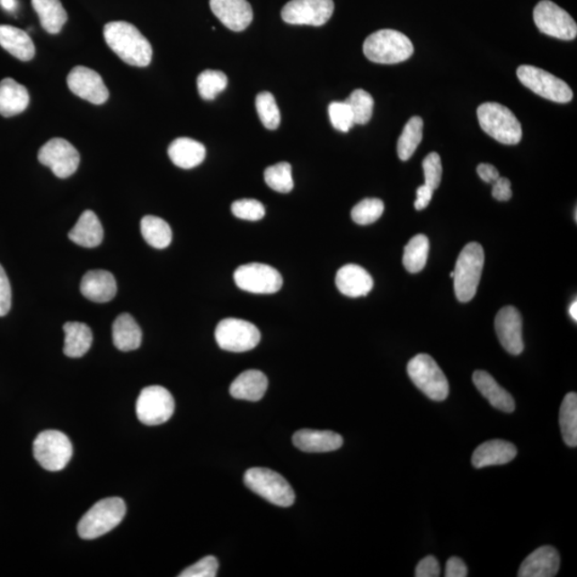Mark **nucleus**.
<instances>
[{
	"label": "nucleus",
	"instance_id": "obj_1",
	"mask_svg": "<svg viewBox=\"0 0 577 577\" xmlns=\"http://www.w3.org/2000/svg\"><path fill=\"white\" fill-rule=\"evenodd\" d=\"M104 38L112 52L126 64L139 67L150 65L154 55L151 44L131 22H109L104 27Z\"/></svg>",
	"mask_w": 577,
	"mask_h": 577
},
{
	"label": "nucleus",
	"instance_id": "obj_14",
	"mask_svg": "<svg viewBox=\"0 0 577 577\" xmlns=\"http://www.w3.org/2000/svg\"><path fill=\"white\" fill-rule=\"evenodd\" d=\"M38 160L42 165L52 169L56 177L67 179L77 171L81 156L69 141L53 138L39 150Z\"/></svg>",
	"mask_w": 577,
	"mask_h": 577
},
{
	"label": "nucleus",
	"instance_id": "obj_12",
	"mask_svg": "<svg viewBox=\"0 0 577 577\" xmlns=\"http://www.w3.org/2000/svg\"><path fill=\"white\" fill-rule=\"evenodd\" d=\"M534 21L538 30L547 36L567 41L577 36V25L573 16L551 0H542L536 5Z\"/></svg>",
	"mask_w": 577,
	"mask_h": 577
},
{
	"label": "nucleus",
	"instance_id": "obj_31",
	"mask_svg": "<svg viewBox=\"0 0 577 577\" xmlns=\"http://www.w3.org/2000/svg\"><path fill=\"white\" fill-rule=\"evenodd\" d=\"M65 348L67 358L79 359L92 348L93 332L87 324L81 322H67L64 325Z\"/></svg>",
	"mask_w": 577,
	"mask_h": 577
},
{
	"label": "nucleus",
	"instance_id": "obj_23",
	"mask_svg": "<svg viewBox=\"0 0 577 577\" xmlns=\"http://www.w3.org/2000/svg\"><path fill=\"white\" fill-rule=\"evenodd\" d=\"M293 444L305 452H330L342 448L343 439L333 431L304 429L293 435Z\"/></svg>",
	"mask_w": 577,
	"mask_h": 577
},
{
	"label": "nucleus",
	"instance_id": "obj_11",
	"mask_svg": "<svg viewBox=\"0 0 577 577\" xmlns=\"http://www.w3.org/2000/svg\"><path fill=\"white\" fill-rule=\"evenodd\" d=\"M174 412V399L166 388L154 385L141 390L136 414L146 426H158L171 420Z\"/></svg>",
	"mask_w": 577,
	"mask_h": 577
},
{
	"label": "nucleus",
	"instance_id": "obj_52",
	"mask_svg": "<svg viewBox=\"0 0 577 577\" xmlns=\"http://www.w3.org/2000/svg\"><path fill=\"white\" fill-rule=\"evenodd\" d=\"M0 5H2L4 10L9 11V13H13L18 3H16V0H0Z\"/></svg>",
	"mask_w": 577,
	"mask_h": 577
},
{
	"label": "nucleus",
	"instance_id": "obj_15",
	"mask_svg": "<svg viewBox=\"0 0 577 577\" xmlns=\"http://www.w3.org/2000/svg\"><path fill=\"white\" fill-rule=\"evenodd\" d=\"M333 0H291L281 11V18L291 25L322 26L332 18Z\"/></svg>",
	"mask_w": 577,
	"mask_h": 577
},
{
	"label": "nucleus",
	"instance_id": "obj_37",
	"mask_svg": "<svg viewBox=\"0 0 577 577\" xmlns=\"http://www.w3.org/2000/svg\"><path fill=\"white\" fill-rule=\"evenodd\" d=\"M228 84V78L222 71L206 70L197 78L198 93L201 98L212 101L223 93Z\"/></svg>",
	"mask_w": 577,
	"mask_h": 577
},
{
	"label": "nucleus",
	"instance_id": "obj_7",
	"mask_svg": "<svg viewBox=\"0 0 577 577\" xmlns=\"http://www.w3.org/2000/svg\"><path fill=\"white\" fill-rule=\"evenodd\" d=\"M244 483L248 489L273 505L290 507L296 501V493L291 485L281 475L271 469L250 468L244 475Z\"/></svg>",
	"mask_w": 577,
	"mask_h": 577
},
{
	"label": "nucleus",
	"instance_id": "obj_46",
	"mask_svg": "<svg viewBox=\"0 0 577 577\" xmlns=\"http://www.w3.org/2000/svg\"><path fill=\"white\" fill-rule=\"evenodd\" d=\"M13 301L10 281L2 265H0V316L7 315Z\"/></svg>",
	"mask_w": 577,
	"mask_h": 577
},
{
	"label": "nucleus",
	"instance_id": "obj_3",
	"mask_svg": "<svg viewBox=\"0 0 577 577\" xmlns=\"http://www.w3.org/2000/svg\"><path fill=\"white\" fill-rule=\"evenodd\" d=\"M126 513L127 506L122 499L110 497L102 500L79 520L78 535L84 540L100 538L116 528L126 517Z\"/></svg>",
	"mask_w": 577,
	"mask_h": 577
},
{
	"label": "nucleus",
	"instance_id": "obj_32",
	"mask_svg": "<svg viewBox=\"0 0 577 577\" xmlns=\"http://www.w3.org/2000/svg\"><path fill=\"white\" fill-rule=\"evenodd\" d=\"M41 26L50 35L59 33L67 21V11L60 0H31Z\"/></svg>",
	"mask_w": 577,
	"mask_h": 577
},
{
	"label": "nucleus",
	"instance_id": "obj_35",
	"mask_svg": "<svg viewBox=\"0 0 577 577\" xmlns=\"http://www.w3.org/2000/svg\"><path fill=\"white\" fill-rule=\"evenodd\" d=\"M430 243L428 237L418 235L412 237L404 248V265L407 271L420 273L426 267Z\"/></svg>",
	"mask_w": 577,
	"mask_h": 577
},
{
	"label": "nucleus",
	"instance_id": "obj_21",
	"mask_svg": "<svg viewBox=\"0 0 577 577\" xmlns=\"http://www.w3.org/2000/svg\"><path fill=\"white\" fill-rule=\"evenodd\" d=\"M336 286L343 296L349 297H366L372 290L373 279L360 265L347 264L337 271Z\"/></svg>",
	"mask_w": 577,
	"mask_h": 577
},
{
	"label": "nucleus",
	"instance_id": "obj_17",
	"mask_svg": "<svg viewBox=\"0 0 577 577\" xmlns=\"http://www.w3.org/2000/svg\"><path fill=\"white\" fill-rule=\"evenodd\" d=\"M495 331L503 349L512 355L523 352V324L519 311L513 306L503 307L495 318Z\"/></svg>",
	"mask_w": 577,
	"mask_h": 577
},
{
	"label": "nucleus",
	"instance_id": "obj_49",
	"mask_svg": "<svg viewBox=\"0 0 577 577\" xmlns=\"http://www.w3.org/2000/svg\"><path fill=\"white\" fill-rule=\"evenodd\" d=\"M468 569L466 563L459 557H451L446 564V577H466Z\"/></svg>",
	"mask_w": 577,
	"mask_h": 577
},
{
	"label": "nucleus",
	"instance_id": "obj_10",
	"mask_svg": "<svg viewBox=\"0 0 577 577\" xmlns=\"http://www.w3.org/2000/svg\"><path fill=\"white\" fill-rule=\"evenodd\" d=\"M215 339L220 349L242 353L256 348L262 333L251 322L228 318L219 322L215 330Z\"/></svg>",
	"mask_w": 577,
	"mask_h": 577
},
{
	"label": "nucleus",
	"instance_id": "obj_42",
	"mask_svg": "<svg viewBox=\"0 0 577 577\" xmlns=\"http://www.w3.org/2000/svg\"><path fill=\"white\" fill-rule=\"evenodd\" d=\"M328 115H330L333 127L343 133H347L354 127L353 112L351 111L347 102H333L328 106Z\"/></svg>",
	"mask_w": 577,
	"mask_h": 577
},
{
	"label": "nucleus",
	"instance_id": "obj_36",
	"mask_svg": "<svg viewBox=\"0 0 577 577\" xmlns=\"http://www.w3.org/2000/svg\"><path fill=\"white\" fill-rule=\"evenodd\" d=\"M423 121L421 117H413L405 124L398 140L397 151L401 161L410 160L422 140Z\"/></svg>",
	"mask_w": 577,
	"mask_h": 577
},
{
	"label": "nucleus",
	"instance_id": "obj_29",
	"mask_svg": "<svg viewBox=\"0 0 577 577\" xmlns=\"http://www.w3.org/2000/svg\"><path fill=\"white\" fill-rule=\"evenodd\" d=\"M0 47L21 61L35 58L36 48L30 35L13 26L0 25Z\"/></svg>",
	"mask_w": 577,
	"mask_h": 577
},
{
	"label": "nucleus",
	"instance_id": "obj_20",
	"mask_svg": "<svg viewBox=\"0 0 577 577\" xmlns=\"http://www.w3.org/2000/svg\"><path fill=\"white\" fill-rule=\"evenodd\" d=\"M81 292L84 297L94 303L110 302L117 294L115 277L109 271H89L83 277Z\"/></svg>",
	"mask_w": 577,
	"mask_h": 577
},
{
	"label": "nucleus",
	"instance_id": "obj_9",
	"mask_svg": "<svg viewBox=\"0 0 577 577\" xmlns=\"http://www.w3.org/2000/svg\"><path fill=\"white\" fill-rule=\"evenodd\" d=\"M517 75L525 87L542 98L556 102V103H568L573 99V89L567 83L551 73L540 69V67L520 66Z\"/></svg>",
	"mask_w": 577,
	"mask_h": 577
},
{
	"label": "nucleus",
	"instance_id": "obj_45",
	"mask_svg": "<svg viewBox=\"0 0 577 577\" xmlns=\"http://www.w3.org/2000/svg\"><path fill=\"white\" fill-rule=\"evenodd\" d=\"M218 562L214 556H207L185 569L180 577H214L218 571Z\"/></svg>",
	"mask_w": 577,
	"mask_h": 577
},
{
	"label": "nucleus",
	"instance_id": "obj_28",
	"mask_svg": "<svg viewBox=\"0 0 577 577\" xmlns=\"http://www.w3.org/2000/svg\"><path fill=\"white\" fill-rule=\"evenodd\" d=\"M168 155L175 166L191 169L205 161L206 146L200 141L181 138L174 139L169 146Z\"/></svg>",
	"mask_w": 577,
	"mask_h": 577
},
{
	"label": "nucleus",
	"instance_id": "obj_5",
	"mask_svg": "<svg viewBox=\"0 0 577 577\" xmlns=\"http://www.w3.org/2000/svg\"><path fill=\"white\" fill-rule=\"evenodd\" d=\"M484 265V251L478 243H469L463 248L454 271L456 297L467 303L476 296Z\"/></svg>",
	"mask_w": 577,
	"mask_h": 577
},
{
	"label": "nucleus",
	"instance_id": "obj_22",
	"mask_svg": "<svg viewBox=\"0 0 577 577\" xmlns=\"http://www.w3.org/2000/svg\"><path fill=\"white\" fill-rule=\"evenodd\" d=\"M518 455L517 447L507 440H489L477 447L472 457L475 468H484L492 466H502L511 462Z\"/></svg>",
	"mask_w": 577,
	"mask_h": 577
},
{
	"label": "nucleus",
	"instance_id": "obj_18",
	"mask_svg": "<svg viewBox=\"0 0 577 577\" xmlns=\"http://www.w3.org/2000/svg\"><path fill=\"white\" fill-rule=\"evenodd\" d=\"M212 13L230 31H245L253 18L247 0H210Z\"/></svg>",
	"mask_w": 577,
	"mask_h": 577
},
{
	"label": "nucleus",
	"instance_id": "obj_38",
	"mask_svg": "<svg viewBox=\"0 0 577 577\" xmlns=\"http://www.w3.org/2000/svg\"><path fill=\"white\" fill-rule=\"evenodd\" d=\"M264 180L271 190L287 194L294 188L292 167L287 162L276 164L265 169Z\"/></svg>",
	"mask_w": 577,
	"mask_h": 577
},
{
	"label": "nucleus",
	"instance_id": "obj_51",
	"mask_svg": "<svg viewBox=\"0 0 577 577\" xmlns=\"http://www.w3.org/2000/svg\"><path fill=\"white\" fill-rule=\"evenodd\" d=\"M477 173L481 180L486 183L493 184L497 179L500 178V173L496 167L490 165V164H480L477 167Z\"/></svg>",
	"mask_w": 577,
	"mask_h": 577
},
{
	"label": "nucleus",
	"instance_id": "obj_47",
	"mask_svg": "<svg viewBox=\"0 0 577 577\" xmlns=\"http://www.w3.org/2000/svg\"><path fill=\"white\" fill-rule=\"evenodd\" d=\"M440 567L437 558L427 556L418 563L415 576L416 577H439Z\"/></svg>",
	"mask_w": 577,
	"mask_h": 577
},
{
	"label": "nucleus",
	"instance_id": "obj_24",
	"mask_svg": "<svg viewBox=\"0 0 577 577\" xmlns=\"http://www.w3.org/2000/svg\"><path fill=\"white\" fill-rule=\"evenodd\" d=\"M473 382L481 395L489 401L490 404L495 409L512 413L516 410V403L510 394L500 386V384L494 380L490 373L477 370L474 372Z\"/></svg>",
	"mask_w": 577,
	"mask_h": 577
},
{
	"label": "nucleus",
	"instance_id": "obj_2",
	"mask_svg": "<svg viewBox=\"0 0 577 577\" xmlns=\"http://www.w3.org/2000/svg\"><path fill=\"white\" fill-rule=\"evenodd\" d=\"M414 53V47L403 32L382 30L365 40L364 54L376 64L395 65L404 62Z\"/></svg>",
	"mask_w": 577,
	"mask_h": 577
},
{
	"label": "nucleus",
	"instance_id": "obj_34",
	"mask_svg": "<svg viewBox=\"0 0 577 577\" xmlns=\"http://www.w3.org/2000/svg\"><path fill=\"white\" fill-rule=\"evenodd\" d=\"M560 430L564 442L569 447L577 445V395L569 393L565 395L559 412Z\"/></svg>",
	"mask_w": 577,
	"mask_h": 577
},
{
	"label": "nucleus",
	"instance_id": "obj_41",
	"mask_svg": "<svg viewBox=\"0 0 577 577\" xmlns=\"http://www.w3.org/2000/svg\"><path fill=\"white\" fill-rule=\"evenodd\" d=\"M384 203L377 198H367L358 203L351 212V217L356 224L366 226L376 223L382 217Z\"/></svg>",
	"mask_w": 577,
	"mask_h": 577
},
{
	"label": "nucleus",
	"instance_id": "obj_26",
	"mask_svg": "<svg viewBox=\"0 0 577 577\" xmlns=\"http://www.w3.org/2000/svg\"><path fill=\"white\" fill-rule=\"evenodd\" d=\"M30 93L25 86L13 78H4L0 82V115L13 117L24 111L30 105Z\"/></svg>",
	"mask_w": 577,
	"mask_h": 577
},
{
	"label": "nucleus",
	"instance_id": "obj_44",
	"mask_svg": "<svg viewBox=\"0 0 577 577\" xmlns=\"http://www.w3.org/2000/svg\"><path fill=\"white\" fill-rule=\"evenodd\" d=\"M424 180L430 189L435 191L439 189L440 181H442L443 167L440 156L437 152H432L422 162Z\"/></svg>",
	"mask_w": 577,
	"mask_h": 577
},
{
	"label": "nucleus",
	"instance_id": "obj_6",
	"mask_svg": "<svg viewBox=\"0 0 577 577\" xmlns=\"http://www.w3.org/2000/svg\"><path fill=\"white\" fill-rule=\"evenodd\" d=\"M407 373L418 389L433 401H444L449 395V383L431 356L418 354L407 364Z\"/></svg>",
	"mask_w": 577,
	"mask_h": 577
},
{
	"label": "nucleus",
	"instance_id": "obj_33",
	"mask_svg": "<svg viewBox=\"0 0 577 577\" xmlns=\"http://www.w3.org/2000/svg\"><path fill=\"white\" fill-rule=\"evenodd\" d=\"M140 231L144 239L152 247L157 250H164V248L171 245L173 240V231L165 220L154 217V215H146L140 222Z\"/></svg>",
	"mask_w": 577,
	"mask_h": 577
},
{
	"label": "nucleus",
	"instance_id": "obj_40",
	"mask_svg": "<svg viewBox=\"0 0 577 577\" xmlns=\"http://www.w3.org/2000/svg\"><path fill=\"white\" fill-rule=\"evenodd\" d=\"M256 109L263 126L269 129L280 127L281 117L274 95L270 93H262L256 98Z\"/></svg>",
	"mask_w": 577,
	"mask_h": 577
},
{
	"label": "nucleus",
	"instance_id": "obj_30",
	"mask_svg": "<svg viewBox=\"0 0 577 577\" xmlns=\"http://www.w3.org/2000/svg\"><path fill=\"white\" fill-rule=\"evenodd\" d=\"M112 341L122 352L138 350L143 341V333L131 315L121 314L112 324Z\"/></svg>",
	"mask_w": 577,
	"mask_h": 577
},
{
	"label": "nucleus",
	"instance_id": "obj_27",
	"mask_svg": "<svg viewBox=\"0 0 577 577\" xmlns=\"http://www.w3.org/2000/svg\"><path fill=\"white\" fill-rule=\"evenodd\" d=\"M104 230L100 219L92 210L84 211L69 232V239L75 244L87 248L99 246L103 241Z\"/></svg>",
	"mask_w": 577,
	"mask_h": 577
},
{
	"label": "nucleus",
	"instance_id": "obj_25",
	"mask_svg": "<svg viewBox=\"0 0 577 577\" xmlns=\"http://www.w3.org/2000/svg\"><path fill=\"white\" fill-rule=\"evenodd\" d=\"M268 377L264 373L259 370H247L241 373L239 377L232 382L230 386V395L232 397L239 400L256 401L264 397L268 389Z\"/></svg>",
	"mask_w": 577,
	"mask_h": 577
},
{
	"label": "nucleus",
	"instance_id": "obj_48",
	"mask_svg": "<svg viewBox=\"0 0 577 577\" xmlns=\"http://www.w3.org/2000/svg\"><path fill=\"white\" fill-rule=\"evenodd\" d=\"M492 195L499 201H508L511 200L512 191L511 182L507 178L500 177L493 183Z\"/></svg>",
	"mask_w": 577,
	"mask_h": 577
},
{
	"label": "nucleus",
	"instance_id": "obj_4",
	"mask_svg": "<svg viewBox=\"0 0 577 577\" xmlns=\"http://www.w3.org/2000/svg\"><path fill=\"white\" fill-rule=\"evenodd\" d=\"M477 116L481 129L499 143L518 145L522 139V126L508 107L489 102L478 107Z\"/></svg>",
	"mask_w": 577,
	"mask_h": 577
},
{
	"label": "nucleus",
	"instance_id": "obj_50",
	"mask_svg": "<svg viewBox=\"0 0 577 577\" xmlns=\"http://www.w3.org/2000/svg\"><path fill=\"white\" fill-rule=\"evenodd\" d=\"M433 190L429 186L423 184L417 190V200L415 201V209L417 211H422L429 206L430 201L432 200Z\"/></svg>",
	"mask_w": 577,
	"mask_h": 577
},
{
	"label": "nucleus",
	"instance_id": "obj_16",
	"mask_svg": "<svg viewBox=\"0 0 577 577\" xmlns=\"http://www.w3.org/2000/svg\"><path fill=\"white\" fill-rule=\"evenodd\" d=\"M67 81L71 93L90 103L102 105L110 98L109 89L103 79L99 73L89 67H75L67 75Z\"/></svg>",
	"mask_w": 577,
	"mask_h": 577
},
{
	"label": "nucleus",
	"instance_id": "obj_43",
	"mask_svg": "<svg viewBox=\"0 0 577 577\" xmlns=\"http://www.w3.org/2000/svg\"><path fill=\"white\" fill-rule=\"evenodd\" d=\"M231 211L235 217L252 220V222L262 219L265 215V209L262 203L254 200L235 201L232 203Z\"/></svg>",
	"mask_w": 577,
	"mask_h": 577
},
{
	"label": "nucleus",
	"instance_id": "obj_13",
	"mask_svg": "<svg viewBox=\"0 0 577 577\" xmlns=\"http://www.w3.org/2000/svg\"><path fill=\"white\" fill-rule=\"evenodd\" d=\"M235 281L241 290L254 294H273L282 287L279 271L263 263L241 265L235 271Z\"/></svg>",
	"mask_w": 577,
	"mask_h": 577
},
{
	"label": "nucleus",
	"instance_id": "obj_8",
	"mask_svg": "<svg viewBox=\"0 0 577 577\" xmlns=\"http://www.w3.org/2000/svg\"><path fill=\"white\" fill-rule=\"evenodd\" d=\"M33 456L47 471L59 472L71 461L73 446L65 433L48 430L40 433L33 442Z\"/></svg>",
	"mask_w": 577,
	"mask_h": 577
},
{
	"label": "nucleus",
	"instance_id": "obj_54",
	"mask_svg": "<svg viewBox=\"0 0 577 577\" xmlns=\"http://www.w3.org/2000/svg\"><path fill=\"white\" fill-rule=\"evenodd\" d=\"M454 276H455L454 271H451V273H450L451 279H454Z\"/></svg>",
	"mask_w": 577,
	"mask_h": 577
},
{
	"label": "nucleus",
	"instance_id": "obj_19",
	"mask_svg": "<svg viewBox=\"0 0 577 577\" xmlns=\"http://www.w3.org/2000/svg\"><path fill=\"white\" fill-rule=\"evenodd\" d=\"M560 567V556L555 547L546 546L537 548L520 564L519 577H553Z\"/></svg>",
	"mask_w": 577,
	"mask_h": 577
},
{
	"label": "nucleus",
	"instance_id": "obj_39",
	"mask_svg": "<svg viewBox=\"0 0 577 577\" xmlns=\"http://www.w3.org/2000/svg\"><path fill=\"white\" fill-rule=\"evenodd\" d=\"M351 111L353 112L355 124H364L370 121L373 114L375 101L370 93L363 89H356L346 100Z\"/></svg>",
	"mask_w": 577,
	"mask_h": 577
},
{
	"label": "nucleus",
	"instance_id": "obj_53",
	"mask_svg": "<svg viewBox=\"0 0 577 577\" xmlns=\"http://www.w3.org/2000/svg\"><path fill=\"white\" fill-rule=\"evenodd\" d=\"M570 315L574 321H577V302L574 301L570 307Z\"/></svg>",
	"mask_w": 577,
	"mask_h": 577
}]
</instances>
